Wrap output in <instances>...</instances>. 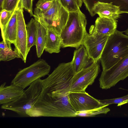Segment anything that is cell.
<instances>
[{"label":"cell","instance_id":"cell-1","mask_svg":"<svg viewBox=\"0 0 128 128\" xmlns=\"http://www.w3.org/2000/svg\"><path fill=\"white\" fill-rule=\"evenodd\" d=\"M77 112L72 106L68 94L58 96L42 92L36 102L27 111L28 116L73 117Z\"/></svg>","mask_w":128,"mask_h":128},{"label":"cell","instance_id":"cell-2","mask_svg":"<svg viewBox=\"0 0 128 128\" xmlns=\"http://www.w3.org/2000/svg\"><path fill=\"white\" fill-rule=\"evenodd\" d=\"M75 73L72 61L60 64L47 77L43 80L42 92L58 96L68 94Z\"/></svg>","mask_w":128,"mask_h":128},{"label":"cell","instance_id":"cell-3","mask_svg":"<svg viewBox=\"0 0 128 128\" xmlns=\"http://www.w3.org/2000/svg\"><path fill=\"white\" fill-rule=\"evenodd\" d=\"M86 24V16L80 8L76 11L69 12L68 21L60 35L61 47L77 48L82 45L87 33Z\"/></svg>","mask_w":128,"mask_h":128},{"label":"cell","instance_id":"cell-4","mask_svg":"<svg viewBox=\"0 0 128 128\" xmlns=\"http://www.w3.org/2000/svg\"><path fill=\"white\" fill-rule=\"evenodd\" d=\"M116 30L109 36L100 59L102 71L106 70L128 55V36Z\"/></svg>","mask_w":128,"mask_h":128},{"label":"cell","instance_id":"cell-5","mask_svg":"<svg viewBox=\"0 0 128 128\" xmlns=\"http://www.w3.org/2000/svg\"><path fill=\"white\" fill-rule=\"evenodd\" d=\"M43 86V80L39 79L24 90L19 98L10 102L2 105L1 108L12 111L22 116H28L26 112L33 107L38 100Z\"/></svg>","mask_w":128,"mask_h":128},{"label":"cell","instance_id":"cell-6","mask_svg":"<svg viewBox=\"0 0 128 128\" xmlns=\"http://www.w3.org/2000/svg\"><path fill=\"white\" fill-rule=\"evenodd\" d=\"M50 69V66L45 60L40 59L18 72L11 84L24 89L37 80L48 75Z\"/></svg>","mask_w":128,"mask_h":128},{"label":"cell","instance_id":"cell-7","mask_svg":"<svg viewBox=\"0 0 128 128\" xmlns=\"http://www.w3.org/2000/svg\"><path fill=\"white\" fill-rule=\"evenodd\" d=\"M128 76V55L117 62L109 69L102 71L100 78V87L108 89Z\"/></svg>","mask_w":128,"mask_h":128},{"label":"cell","instance_id":"cell-8","mask_svg":"<svg viewBox=\"0 0 128 128\" xmlns=\"http://www.w3.org/2000/svg\"><path fill=\"white\" fill-rule=\"evenodd\" d=\"M100 70L98 62H94L88 67L76 73L72 78L70 92H85L88 86L94 82Z\"/></svg>","mask_w":128,"mask_h":128},{"label":"cell","instance_id":"cell-9","mask_svg":"<svg viewBox=\"0 0 128 128\" xmlns=\"http://www.w3.org/2000/svg\"><path fill=\"white\" fill-rule=\"evenodd\" d=\"M68 98L72 106L77 113L100 109L109 105L103 104L86 92H70Z\"/></svg>","mask_w":128,"mask_h":128},{"label":"cell","instance_id":"cell-10","mask_svg":"<svg viewBox=\"0 0 128 128\" xmlns=\"http://www.w3.org/2000/svg\"><path fill=\"white\" fill-rule=\"evenodd\" d=\"M17 30L16 40L14 44V50L24 63L26 61L27 36L26 25L24 17L23 9L18 6L17 13Z\"/></svg>","mask_w":128,"mask_h":128},{"label":"cell","instance_id":"cell-11","mask_svg":"<svg viewBox=\"0 0 128 128\" xmlns=\"http://www.w3.org/2000/svg\"><path fill=\"white\" fill-rule=\"evenodd\" d=\"M108 37L94 32L86 34L82 44L94 62L100 60Z\"/></svg>","mask_w":128,"mask_h":128},{"label":"cell","instance_id":"cell-12","mask_svg":"<svg viewBox=\"0 0 128 128\" xmlns=\"http://www.w3.org/2000/svg\"><path fill=\"white\" fill-rule=\"evenodd\" d=\"M69 12L62 6L58 13L51 19H34L48 29L60 35L68 21Z\"/></svg>","mask_w":128,"mask_h":128},{"label":"cell","instance_id":"cell-13","mask_svg":"<svg viewBox=\"0 0 128 128\" xmlns=\"http://www.w3.org/2000/svg\"><path fill=\"white\" fill-rule=\"evenodd\" d=\"M122 14L120 7L112 2H98L94 4L90 14L92 17L97 14L100 17L117 20Z\"/></svg>","mask_w":128,"mask_h":128},{"label":"cell","instance_id":"cell-14","mask_svg":"<svg viewBox=\"0 0 128 128\" xmlns=\"http://www.w3.org/2000/svg\"><path fill=\"white\" fill-rule=\"evenodd\" d=\"M117 20L98 17L94 25L90 26V32H94L109 36L116 32L117 26Z\"/></svg>","mask_w":128,"mask_h":128},{"label":"cell","instance_id":"cell-15","mask_svg":"<svg viewBox=\"0 0 128 128\" xmlns=\"http://www.w3.org/2000/svg\"><path fill=\"white\" fill-rule=\"evenodd\" d=\"M2 84L0 87V104L3 105L12 102L19 98L22 94L24 89L16 85L11 84L6 85Z\"/></svg>","mask_w":128,"mask_h":128},{"label":"cell","instance_id":"cell-16","mask_svg":"<svg viewBox=\"0 0 128 128\" xmlns=\"http://www.w3.org/2000/svg\"><path fill=\"white\" fill-rule=\"evenodd\" d=\"M72 61L76 73L88 67L94 62L83 44L74 50Z\"/></svg>","mask_w":128,"mask_h":128},{"label":"cell","instance_id":"cell-17","mask_svg":"<svg viewBox=\"0 0 128 128\" xmlns=\"http://www.w3.org/2000/svg\"><path fill=\"white\" fill-rule=\"evenodd\" d=\"M61 45L60 35L47 29L45 50L50 54L58 53L60 52Z\"/></svg>","mask_w":128,"mask_h":128},{"label":"cell","instance_id":"cell-18","mask_svg":"<svg viewBox=\"0 0 128 128\" xmlns=\"http://www.w3.org/2000/svg\"><path fill=\"white\" fill-rule=\"evenodd\" d=\"M17 8L15 10L6 26L1 31V35L3 40L8 41L14 44L16 40L17 32Z\"/></svg>","mask_w":128,"mask_h":128},{"label":"cell","instance_id":"cell-19","mask_svg":"<svg viewBox=\"0 0 128 128\" xmlns=\"http://www.w3.org/2000/svg\"><path fill=\"white\" fill-rule=\"evenodd\" d=\"M37 34L35 46L37 56L40 58L44 50L47 29L37 21Z\"/></svg>","mask_w":128,"mask_h":128},{"label":"cell","instance_id":"cell-20","mask_svg":"<svg viewBox=\"0 0 128 128\" xmlns=\"http://www.w3.org/2000/svg\"><path fill=\"white\" fill-rule=\"evenodd\" d=\"M9 42L4 40L0 42V61H7L16 58H20L18 52L11 47Z\"/></svg>","mask_w":128,"mask_h":128},{"label":"cell","instance_id":"cell-21","mask_svg":"<svg viewBox=\"0 0 128 128\" xmlns=\"http://www.w3.org/2000/svg\"><path fill=\"white\" fill-rule=\"evenodd\" d=\"M37 21L32 18L26 25L27 36V54L31 48L36 46L37 34Z\"/></svg>","mask_w":128,"mask_h":128},{"label":"cell","instance_id":"cell-22","mask_svg":"<svg viewBox=\"0 0 128 128\" xmlns=\"http://www.w3.org/2000/svg\"><path fill=\"white\" fill-rule=\"evenodd\" d=\"M86 8L91 10L94 4L98 2L110 3L119 6L122 13L128 14V0H82Z\"/></svg>","mask_w":128,"mask_h":128},{"label":"cell","instance_id":"cell-23","mask_svg":"<svg viewBox=\"0 0 128 128\" xmlns=\"http://www.w3.org/2000/svg\"><path fill=\"white\" fill-rule=\"evenodd\" d=\"M62 6L59 0H54L52 6L45 12H41L36 8L33 16L34 18H52L58 13Z\"/></svg>","mask_w":128,"mask_h":128},{"label":"cell","instance_id":"cell-24","mask_svg":"<svg viewBox=\"0 0 128 128\" xmlns=\"http://www.w3.org/2000/svg\"><path fill=\"white\" fill-rule=\"evenodd\" d=\"M16 10H8L3 9L0 12V26L1 31L6 26Z\"/></svg>","mask_w":128,"mask_h":128},{"label":"cell","instance_id":"cell-25","mask_svg":"<svg viewBox=\"0 0 128 128\" xmlns=\"http://www.w3.org/2000/svg\"><path fill=\"white\" fill-rule=\"evenodd\" d=\"M99 100L104 105L117 104V106H120L128 103V94L120 98Z\"/></svg>","mask_w":128,"mask_h":128},{"label":"cell","instance_id":"cell-26","mask_svg":"<svg viewBox=\"0 0 128 128\" xmlns=\"http://www.w3.org/2000/svg\"><path fill=\"white\" fill-rule=\"evenodd\" d=\"M110 111L108 108L104 107L101 109L88 112L77 113L76 116L92 117L100 114H106Z\"/></svg>","mask_w":128,"mask_h":128},{"label":"cell","instance_id":"cell-27","mask_svg":"<svg viewBox=\"0 0 128 128\" xmlns=\"http://www.w3.org/2000/svg\"><path fill=\"white\" fill-rule=\"evenodd\" d=\"M62 6L69 12L76 11L80 8L76 0H59Z\"/></svg>","mask_w":128,"mask_h":128},{"label":"cell","instance_id":"cell-28","mask_svg":"<svg viewBox=\"0 0 128 128\" xmlns=\"http://www.w3.org/2000/svg\"><path fill=\"white\" fill-rule=\"evenodd\" d=\"M54 0H39L36 4V8L40 12H45L52 6Z\"/></svg>","mask_w":128,"mask_h":128},{"label":"cell","instance_id":"cell-29","mask_svg":"<svg viewBox=\"0 0 128 128\" xmlns=\"http://www.w3.org/2000/svg\"><path fill=\"white\" fill-rule=\"evenodd\" d=\"M20 0H4L2 10H14L18 7Z\"/></svg>","mask_w":128,"mask_h":128},{"label":"cell","instance_id":"cell-30","mask_svg":"<svg viewBox=\"0 0 128 128\" xmlns=\"http://www.w3.org/2000/svg\"><path fill=\"white\" fill-rule=\"evenodd\" d=\"M33 0H22L21 6L20 7L24 8L30 14V16H33L32 5Z\"/></svg>","mask_w":128,"mask_h":128},{"label":"cell","instance_id":"cell-31","mask_svg":"<svg viewBox=\"0 0 128 128\" xmlns=\"http://www.w3.org/2000/svg\"><path fill=\"white\" fill-rule=\"evenodd\" d=\"M76 2L80 8H81L83 3L82 0H76Z\"/></svg>","mask_w":128,"mask_h":128},{"label":"cell","instance_id":"cell-32","mask_svg":"<svg viewBox=\"0 0 128 128\" xmlns=\"http://www.w3.org/2000/svg\"><path fill=\"white\" fill-rule=\"evenodd\" d=\"M4 0H0V12L2 10V6Z\"/></svg>","mask_w":128,"mask_h":128},{"label":"cell","instance_id":"cell-33","mask_svg":"<svg viewBox=\"0 0 128 128\" xmlns=\"http://www.w3.org/2000/svg\"><path fill=\"white\" fill-rule=\"evenodd\" d=\"M123 32H124L126 35L128 36V28L126 30L124 31Z\"/></svg>","mask_w":128,"mask_h":128},{"label":"cell","instance_id":"cell-34","mask_svg":"<svg viewBox=\"0 0 128 128\" xmlns=\"http://www.w3.org/2000/svg\"><path fill=\"white\" fill-rule=\"evenodd\" d=\"M22 0H20V3L18 6L20 7L22 3Z\"/></svg>","mask_w":128,"mask_h":128},{"label":"cell","instance_id":"cell-35","mask_svg":"<svg viewBox=\"0 0 128 128\" xmlns=\"http://www.w3.org/2000/svg\"></svg>","mask_w":128,"mask_h":128}]
</instances>
